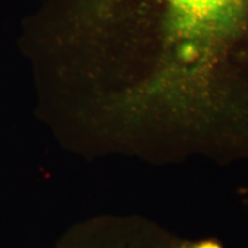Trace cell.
Segmentation results:
<instances>
[{
  "label": "cell",
  "instance_id": "obj_1",
  "mask_svg": "<svg viewBox=\"0 0 248 248\" xmlns=\"http://www.w3.org/2000/svg\"><path fill=\"white\" fill-rule=\"evenodd\" d=\"M51 117L86 156L248 161V0H54Z\"/></svg>",
  "mask_w": 248,
  "mask_h": 248
},
{
  "label": "cell",
  "instance_id": "obj_2",
  "mask_svg": "<svg viewBox=\"0 0 248 248\" xmlns=\"http://www.w3.org/2000/svg\"><path fill=\"white\" fill-rule=\"evenodd\" d=\"M181 237L138 214H105L76 223L57 248H178Z\"/></svg>",
  "mask_w": 248,
  "mask_h": 248
},
{
  "label": "cell",
  "instance_id": "obj_3",
  "mask_svg": "<svg viewBox=\"0 0 248 248\" xmlns=\"http://www.w3.org/2000/svg\"><path fill=\"white\" fill-rule=\"evenodd\" d=\"M178 248H225L218 238L204 237L200 239H183L181 238Z\"/></svg>",
  "mask_w": 248,
  "mask_h": 248
},
{
  "label": "cell",
  "instance_id": "obj_4",
  "mask_svg": "<svg viewBox=\"0 0 248 248\" xmlns=\"http://www.w3.org/2000/svg\"><path fill=\"white\" fill-rule=\"evenodd\" d=\"M239 193H240V195H243V197H244V201H245V202L248 203V186H247V187L240 188Z\"/></svg>",
  "mask_w": 248,
  "mask_h": 248
}]
</instances>
